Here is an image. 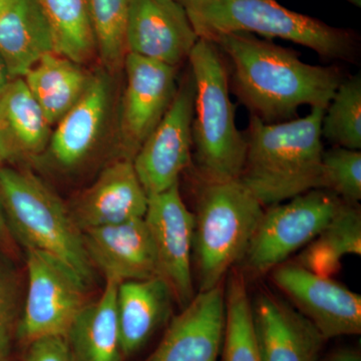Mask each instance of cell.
<instances>
[{
    "label": "cell",
    "mask_w": 361,
    "mask_h": 361,
    "mask_svg": "<svg viewBox=\"0 0 361 361\" xmlns=\"http://www.w3.org/2000/svg\"><path fill=\"white\" fill-rule=\"evenodd\" d=\"M208 40L231 61L240 101L265 123L291 118L305 104L326 109L343 80L338 68L308 65L295 52L250 33H225Z\"/></svg>",
    "instance_id": "6da1fadb"
},
{
    "label": "cell",
    "mask_w": 361,
    "mask_h": 361,
    "mask_svg": "<svg viewBox=\"0 0 361 361\" xmlns=\"http://www.w3.org/2000/svg\"><path fill=\"white\" fill-rule=\"evenodd\" d=\"M324 111L322 106H313L307 116L282 123H265L251 116L239 180L263 206L323 189Z\"/></svg>",
    "instance_id": "7a4b0ae2"
},
{
    "label": "cell",
    "mask_w": 361,
    "mask_h": 361,
    "mask_svg": "<svg viewBox=\"0 0 361 361\" xmlns=\"http://www.w3.org/2000/svg\"><path fill=\"white\" fill-rule=\"evenodd\" d=\"M194 78L192 140L204 183L239 180L246 158V137L235 123L227 68L220 49L199 39L189 56Z\"/></svg>",
    "instance_id": "3957f363"
},
{
    "label": "cell",
    "mask_w": 361,
    "mask_h": 361,
    "mask_svg": "<svg viewBox=\"0 0 361 361\" xmlns=\"http://www.w3.org/2000/svg\"><path fill=\"white\" fill-rule=\"evenodd\" d=\"M0 203L14 238L26 250L58 259L90 285L94 266L84 234L71 211L42 180L26 171L0 167Z\"/></svg>",
    "instance_id": "277c9868"
},
{
    "label": "cell",
    "mask_w": 361,
    "mask_h": 361,
    "mask_svg": "<svg viewBox=\"0 0 361 361\" xmlns=\"http://www.w3.org/2000/svg\"><path fill=\"white\" fill-rule=\"evenodd\" d=\"M199 39L225 33H257L308 47L323 58L353 56L350 33L292 11L277 0H178Z\"/></svg>",
    "instance_id": "5b68a950"
},
{
    "label": "cell",
    "mask_w": 361,
    "mask_h": 361,
    "mask_svg": "<svg viewBox=\"0 0 361 361\" xmlns=\"http://www.w3.org/2000/svg\"><path fill=\"white\" fill-rule=\"evenodd\" d=\"M263 207L240 180L204 183L194 213L199 292L219 286L243 259L264 213Z\"/></svg>",
    "instance_id": "8992f818"
},
{
    "label": "cell",
    "mask_w": 361,
    "mask_h": 361,
    "mask_svg": "<svg viewBox=\"0 0 361 361\" xmlns=\"http://www.w3.org/2000/svg\"><path fill=\"white\" fill-rule=\"evenodd\" d=\"M343 203L329 190L315 189L269 206L242 259L246 269L263 275L283 264L322 231Z\"/></svg>",
    "instance_id": "52a82bcc"
},
{
    "label": "cell",
    "mask_w": 361,
    "mask_h": 361,
    "mask_svg": "<svg viewBox=\"0 0 361 361\" xmlns=\"http://www.w3.org/2000/svg\"><path fill=\"white\" fill-rule=\"evenodd\" d=\"M28 289L16 336L25 345L47 336H66L87 305V285L58 259L26 250Z\"/></svg>",
    "instance_id": "ba28073f"
},
{
    "label": "cell",
    "mask_w": 361,
    "mask_h": 361,
    "mask_svg": "<svg viewBox=\"0 0 361 361\" xmlns=\"http://www.w3.org/2000/svg\"><path fill=\"white\" fill-rule=\"evenodd\" d=\"M195 84L191 71L155 129L133 160L135 173L148 197L179 183L191 161Z\"/></svg>",
    "instance_id": "9c48e42d"
},
{
    "label": "cell",
    "mask_w": 361,
    "mask_h": 361,
    "mask_svg": "<svg viewBox=\"0 0 361 361\" xmlns=\"http://www.w3.org/2000/svg\"><path fill=\"white\" fill-rule=\"evenodd\" d=\"M272 271L273 282L326 341L360 334V294L298 263L281 264Z\"/></svg>",
    "instance_id": "30bf717a"
},
{
    "label": "cell",
    "mask_w": 361,
    "mask_h": 361,
    "mask_svg": "<svg viewBox=\"0 0 361 361\" xmlns=\"http://www.w3.org/2000/svg\"><path fill=\"white\" fill-rule=\"evenodd\" d=\"M144 219L155 246L158 276L184 308L195 296L192 277L195 214L184 203L179 183L149 197Z\"/></svg>",
    "instance_id": "8fae6325"
},
{
    "label": "cell",
    "mask_w": 361,
    "mask_h": 361,
    "mask_svg": "<svg viewBox=\"0 0 361 361\" xmlns=\"http://www.w3.org/2000/svg\"><path fill=\"white\" fill-rule=\"evenodd\" d=\"M120 116L123 159L133 161L174 99L176 68L127 54Z\"/></svg>",
    "instance_id": "7c38bea8"
},
{
    "label": "cell",
    "mask_w": 361,
    "mask_h": 361,
    "mask_svg": "<svg viewBox=\"0 0 361 361\" xmlns=\"http://www.w3.org/2000/svg\"><path fill=\"white\" fill-rule=\"evenodd\" d=\"M199 40L178 0H132L126 30L128 54L177 68Z\"/></svg>",
    "instance_id": "4fadbf2b"
},
{
    "label": "cell",
    "mask_w": 361,
    "mask_h": 361,
    "mask_svg": "<svg viewBox=\"0 0 361 361\" xmlns=\"http://www.w3.org/2000/svg\"><path fill=\"white\" fill-rule=\"evenodd\" d=\"M224 329L225 291L219 285L194 296L145 361H217Z\"/></svg>",
    "instance_id": "5bb4252c"
},
{
    "label": "cell",
    "mask_w": 361,
    "mask_h": 361,
    "mask_svg": "<svg viewBox=\"0 0 361 361\" xmlns=\"http://www.w3.org/2000/svg\"><path fill=\"white\" fill-rule=\"evenodd\" d=\"M92 266L106 280L126 281L158 276V261L151 233L144 218L82 232Z\"/></svg>",
    "instance_id": "9a60e30c"
},
{
    "label": "cell",
    "mask_w": 361,
    "mask_h": 361,
    "mask_svg": "<svg viewBox=\"0 0 361 361\" xmlns=\"http://www.w3.org/2000/svg\"><path fill=\"white\" fill-rule=\"evenodd\" d=\"M262 361H318L326 339L294 306L270 293L252 303Z\"/></svg>",
    "instance_id": "2e32d148"
},
{
    "label": "cell",
    "mask_w": 361,
    "mask_h": 361,
    "mask_svg": "<svg viewBox=\"0 0 361 361\" xmlns=\"http://www.w3.org/2000/svg\"><path fill=\"white\" fill-rule=\"evenodd\" d=\"M149 197L133 161H116L78 197L71 214L82 232L144 218Z\"/></svg>",
    "instance_id": "e0dca14e"
},
{
    "label": "cell",
    "mask_w": 361,
    "mask_h": 361,
    "mask_svg": "<svg viewBox=\"0 0 361 361\" xmlns=\"http://www.w3.org/2000/svg\"><path fill=\"white\" fill-rule=\"evenodd\" d=\"M51 52L54 33L39 0H11L0 13V56L11 77H25Z\"/></svg>",
    "instance_id": "ac0fdd59"
},
{
    "label": "cell",
    "mask_w": 361,
    "mask_h": 361,
    "mask_svg": "<svg viewBox=\"0 0 361 361\" xmlns=\"http://www.w3.org/2000/svg\"><path fill=\"white\" fill-rule=\"evenodd\" d=\"M172 291L161 277L126 281L116 296L123 358L141 350L172 310Z\"/></svg>",
    "instance_id": "d6986e66"
},
{
    "label": "cell",
    "mask_w": 361,
    "mask_h": 361,
    "mask_svg": "<svg viewBox=\"0 0 361 361\" xmlns=\"http://www.w3.org/2000/svg\"><path fill=\"white\" fill-rule=\"evenodd\" d=\"M109 99L106 78L104 75L90 78L82 96L51 132L49 148L59 165L73 167L89 155L103 128Z\"/></svg>",
    "instance_id": "ffe728a7"
},
{
    "label": "cell",
    "mask_w": 361,
    "mask_h": 361,
    "mask_svg": "<svg viewBox=\"0 0 361 361\" xmlns=\"http://www.w3.org/2000/svg\"><path fill=\"white\" fill-rule=\"evenodd\" d=\"M118 283L106 280L97 301L87 303L66 338L71 361H123L116 296Z\"/></svg>",
    "instance_id": "44dd1931"
},
{
    "label": "cell",
    "mask_w": 361,
    "mask_h": 361,
    "mask_svg": "<svg viewBox=\"0 0 361 361\" xmlns=\"http://www.w3.org/2000/svg\"><path fill=\"white\" fill-rule=\"evenodd\" d=\"M51 135V126L25 80L13 78L0 97V140L9 158L39 155Z\"/></svg>",
    "instance_id": "7402d4cb"
},
{
    "label": "cell",
    "mask_w": 361,
    "mask_h": 361,
    "mask_svg": "<svg viewBox=\"0 0 361 361\" xmlns=\"http://www.w3.org/2000/svg\"><path fill=\"white\" fill-rule=\"evenodd\" d=\"M23 78L51 126L75 106L90 80L80 63L58 52L45 54Z\"/></svg>",
    "instance_id": "603a6c76"
},
{
    "label": "cell",
    "mask_w": 361,
    "mask_h": 361,
    "mask_svg": "<svg viewBox=\"0 0 361 361\" xmlns=\"http://www.w3.org/2000/svg\"><path fill=\"white\" fill-rule=\"evenodd\" d=\"M298 264L322 276L331 277L348 255H361V213L357 204L344 202L329 224L307 246Z\"/></svg>",
    "instance_id": "cb8c5ba5"
},
{
    "label": "cell",
    "mask_w": 361,
    "mask_h": 361,
    "mask_svg": "<svg viewBox=\"0 0 361 361\" xmlns=\"http://www.w3.org/2000/svg\"><path fill=\"white\" fill-rule=\"evenodd\" d=\"M54 33L56 52L84 63L96 51L87 0H39Z\"/></svg>",
    "instance_id": "d4e9b609"
},
{
    "label": "cell",
    "mask_w": 361,
    "mask_h": 361,
    "mask_svg": "<svg viewBox=\"0 0 361 361\" xmlns=\"http://www.w3.org/2000/svg\"><path fill=\"white\" fill-rule=\"evenodd\" d=\"M225 291L223 361H262L245 281L233 273Z\"/></svg>",
    "instance_id": "484cf974"
},
{
    "label": "cell",
    "mask_w": 361,
    "mask_h": 361,
    "mask_svg": "<svg viewBox=\"0 0 361 361\" xmlns=\"http://www.w3.org/2000/svg\"><path fill=\"white\" fill-rule=\"evenodd\" d=\"M322 135L336 147L361 148V78L342 80L325 109Z\"/></svg>",
    "instance_id": "4316f807"
},
{
    "label": "cell",
    "mask_w": 361,
    "mask_h": 361,
    "mask_svg": "<svg viewBox=\"0 0 361 361\" xmlns=\"http://www.w3.org/2000/svg\"><path fill=\"white\" fill-rule=\"evenodd\" d=\"M97 51L110 70H118L127 56L126 30L132 0H87Z\"/></svg>",
    "instance_id": "83f0119b"
},
{
    "label": "cell",
    "mask_w": 361,
    "mask_h": 361,
    "mask_svg": "<svg viewBox=\"0 0 361 361\" xmlns=\"http://www.w3.org/2000/svg\"><path fill=\"white\" fill-rule=\"evenodd\" d=\"M323 189L342 201L357 204L361 199V153L357 149L336 147L323 152Z\"/></svg>",
    "instance_id": "f1b7e54d"
},
{
    "label": "cell",
    "mask_w": 361,
    "mask_h": 361,
    "mask_svg": "<svg viewBox=\"0 0 361 361\" xmlns=\"http://www.w3.org/2000/svg\"><path fill=\"white\" fill-rule=\"evenodd\" d=\"M14 298L6 278L0 274V361H6L11 350L14 334Z\"/></svg>",
    "instance_id": "f546056e"
},
{
    "label": "cell",
    "mask_w": 361,
    "mask_h": 361,
    "mask_svg": "<svg viewBox=\"0 0 361 361\" xmlns=\"http://www.w3.org/2000/svg\"><path fill=\"white\" fill-rule=\"evenodd\" d=\"M23 361H71L65 336H47L26 345Z\"/></svg>",
    "instance_id": "4dcf8cb0"
},
{
    "label": "cell",
    "mask_w": 361,
    "mask_h": 361,
    "mask_svg": "<svg viewBox=\"0 0 361 361\" xmlns=\"http://www.w3.org/2000/svg\"><path fill=\"white\" fill-rule=\"evenodd\" d=\"M16 238H14L11 227L7 223L6 214L0 203V249L7 254L13 255L16 252Z\"/></svg>",
    "instance_id": "1f68e13d"
},
{
    "label": "cell",
    "mask_w": 361,
    "mask_h": 361,
    "mask_svg": "<svg viewBox=\"0 0 361 361\" xmlns=\"http://www.w3.org/2000/svg\"><path fill=\"white\" fill-rule=\"evenodd\" d=\"M318 361H361V355L356 349L339 348Z\"/></svg>",
    "instance_id": "d6a6232c"
},
{
    "label": "cell",
    "mask_w": 361,
    "mask_h": 361,
    "mask_svg": "<svg viewBox=\"0 0 361 361\" xmlns=\"http://www.w3.org/2000/svg\"><path fill=\"white\" fill-rule=\"evenodd\" d=\"M13 80V78L9 73L8 68L4 63V59L0 56V97L4 96Z\"/></svg>",
    "instance_id": "836d02e7"
},
{
    "label": "cell",
    "mask_w": 361,
    "mask_h": 361,
    "mask_svg": "<svg viewBox=\"0 0 361 361\" xmlns=\"http://www.w3.org/2000/svg\"><path fill=\"white\" fill-rule=\"evenodd\" d=\"M9 155L7 153L6 147H4V142L0 140V167H2V164L4 161L9 160Z\"/></svg>",
    "instance_id": "e575fe53"
},
{
    "label": "cell",
    "mask_w": 361,
    "mask_h": 361,
    "mask_svg": "<svg viewBox=\"0 0 361 361\" xmlns=\"http://www.w3.org/2000/svg\"><path fill=\"white\" fill-rule=\"evenodd\" d=\"M11 1V0H0V13H1V11L8 6L9 2Z\"/></svg>",
    "instance_id": "d590c367"
},
{
    "label": "cell",
    "mask_w": 361,
    "mask_h": 361,
    "mask_svg": "<svg viewBox=\"0 0 361 361\" xmlns=\"http://www.w3.org/2000/svg\"><path fill=\"white\" fill-rule=\"evenodd\" d=\"M350 1H353V4H358V6L360 4V0H350Z\"/></svg>",
    "instance_id": "8d00e7d4"
}]
</instances>
